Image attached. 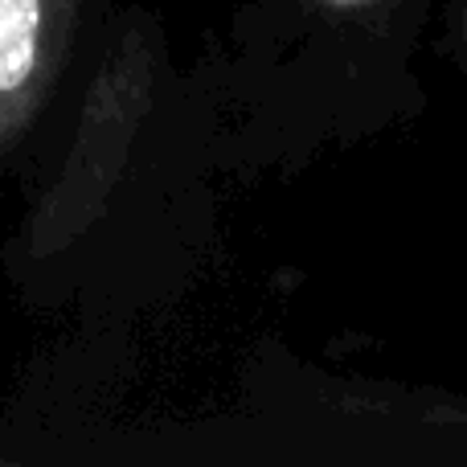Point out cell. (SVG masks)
Here are the masks:
<instances>
[{
    "instance_id": "cell-1",
    "label": "cell",
    "mask_w": 467,
    "mask_h": 467,
    "mask_svg": "<svg viewBox=\"0 0 467 467\" xmlns=\"http://www.w3.org/2000/svg\"><path fill=\"white\" fill-rule=\"evenodd\" d=\"M164 33L148 8H115L62 119L33 161L8 266L37 271L82 238L119 185L164 82Z\"/></svg>"
},
{
    "instance_id": "cell-2",
    "label": "cell",
    "mask_w": 467,
    "mask_h": 467,
    "mask_svg": "<svg viewBox=\"0 0 467 467\" xmlns=\"http://www.w3.org/2000/svg\"><path fill=\"white\" fill-rule=\"evenodd\" d=\"M107 16V0H0V197L29 177Z\"/></svg>"
},
{
    "instance_id": "cell-3",
    "label": "cell",
    "mask_w": 467,
    "mask_h": 467,
    "mask_svg": "<svg viewBox=\"0 0 467 467\" xmlns=\"http://www.w3.org/2000/svg\"><path fill=\"white\" fill-rule=\"evenodd\" d=\"M312 5L328 8V13H357V8H369V5H378V0H312Z\"/></svg>"
}]
</instances>
